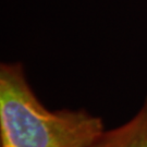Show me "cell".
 <instances>
[{
    "instance_id": "cell-1",
    "label": "cell",
    "mask_w": 147,
    "mask_h": 147,
    "mask_svg": "<svg viewBox=\"0 0 147 147\" xmlns=\"http://www.w3.org/2000/svg\"><path fill=\"white\" fill-rule=\"evenodd\" d=\"M104 132L101 118L85 109H47L21 63H1L0 147H90Z\"/></svg>"
},
{
    "instance_id": "cell-2",
    "label": "cell",
    "mask_w": 147,
    "mask_h": 147,
    "mask_svg": "<svg viewBox=\"0 0 147 147\" xmlns=\"http://www.w3.org/2000/svg\"><path fill=\"white\" fill-rule=\"evenodd\" d=\"M90 147H147V97L132 119L112 130H105Z\"/></svg>"
}]
</instances>
